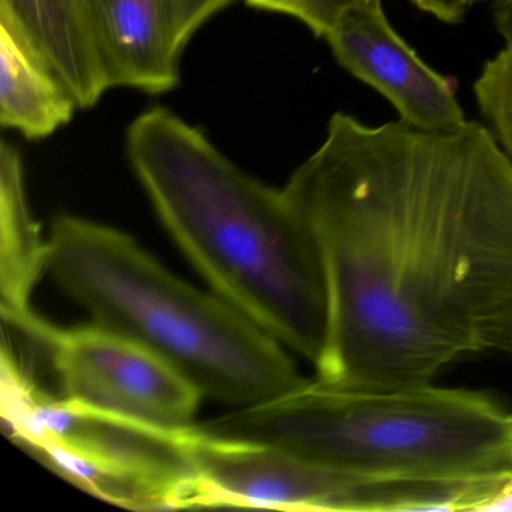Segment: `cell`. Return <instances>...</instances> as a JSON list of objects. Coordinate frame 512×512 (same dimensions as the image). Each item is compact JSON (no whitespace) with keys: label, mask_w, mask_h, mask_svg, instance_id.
Returning <instances> with one entry per match:
<instances>
[{"label":"cell","mask_w":512,"mask_h":512,"mask_svg":"<svg viewBox=\"0 0 512 512\" xmlns=\"http://www.w3.org/2000/svg\"><path fill=\"white\" fill-rule=\"evenodd\" d=\"M283 191L328 281L317 379L421 385L473 353L512 356V161L484 124L337 112Z\"/></svg>","instance_id":"cell-1"},{"label":"cell","mask_w":512,"mask_h":512,"mask_svg":"<svg viewBox=\"0 0 512 512\" xmlns=\"http://www.w3.org/2000/svg\"><path fill=\"white\" fill-rule=\"evenodd\" d=\"M125 145L161 223L215 295L317 367L328 281L316 238L284 191L245 173L166 107L137 116Z\"/></svg>","instance_id":"cell-2"},{"label":"cell","mask_w":512,"mask_h":512,"mask_svg":"<svg viewBox=\"0 0 512 512\" xmlns=\"http://www.w3.org/2000/svg\"><path fill=\"white\" fill-rule=\"evenodd\" d=\"M199 427L362 479L512 476V413L487 395L433 382L343 388L305 380Z\"/></svg>","instance_id":"cell-3"},{"label":"cell","mask_w":512,"mask_h":512,"mask_svg":"<svg viewBox=\"0 0 512 512\" xmlns=\"http://www.w3.org/2000/svg\"><path fill=\"white\" fill-rule=\"evenodd\" d=\"M49 245L53 278L94 323L155 353L202 397L256 406L305 382L283 344L167 271L127 233L62 214Z\"/></svg>","instance_id":"cell-4"},{"label":"cell","mask_w":512,"mask_h":512,"mask_svg":"<svg viewBox=\"0 0 512 512\" xmlns=\"http://www.w3.org/2000/svg\"><path fill=\"white\" fill-rule=\"evenodd\" d=\"M0 415L13 442L82 490L137 511L200 508L182 431L101 412L41 391L2 347Z\"/></svg>","instance_id":"cell-5"},{"label":"cell","mask_w":512,"mask_h":512,"mask_svg":"<svg viewBox=\"0 0 512 512\" xmlns=\"http://www.w3.org/2000/svg\"><path fill=\"white\" fill-rule=\"evenodd\" d=\"M43 347L59 380L61 397L154 427L193 425L202 394L145 347L103 326L50 325Z\"/></svg>","instance_id":"cell-6"},{"label":"cell","mask_w":512,"mask_h":512,"mask_svg":"<svg viewBox=\"0 0 512 512\" xmlns=\"http://www.w3.org/2000/svg\"><path fill=\"white\" fill-rule=\"evenodd\" d=\"M184 443L200 482V508L352 512L359 479L265 443L215 436L193 424Z\"/></svg>","instance_id":"cell-7"},{"label":"cell","mask_w":512,"mask_h":512,"mask_svg":"<svg viewBox=\"0 0 512 512\" xmlns=\"http://www.w3.org/2000/svg\"><path fill=\"white\" fill-rule=\"evenodd\" d=\"M325 40L338 64L388 100L400 121L431 131L467 121L455 83L425 64L397 34L383 0L347 11Z\"/></svg>","instance_id":"cell-8"},{"label":"cell","mask_w":512,"mask_h":512,"mask_svg":"<svg viewBox=\"0 0 512 512\" xmlns=\"http://www.w3.org/2000/svg\"><path fill=\"white\" fill-rule=\"evenodd\" d=\"M110 88L158 95L179 83L169 0H80Z\"/></svg>","instance_id":"cell-9"},{"label":"cell","mask_w":512,"mask_h":512,"mask_svg":"<svg viewBox=\"0 0 512 512\" xmlns=\"http://www.w3.org/2000/svg\"><path fill=\"white\" fill-rule=\"evenodd\" d=\"M0 20L43 59L79 110L112 89L80 0H0Z\"/></svg>","instance_id":"cell-10"},{"label":"cell","mask_w":512,"mask_h":512,"mask_svg":"<svg viewBox=\"0 0 512 512\" xmlns=\"http://www.w3.org/2000/svg\"><path fill=\"white\" fill-rule=\"evenodd\" d=\"M50 245L32 217L25 170L16 146H0V311L5 325L35 338L46 320L32 310L41 275L49 271Z\"/></svg>","instance_id":"cell-11"},{"label":"cell","mask_w":512,"mask_h":512,"mask_svg":"<svg viewBox=\"0 0 512 512\" xmlns=\"http://www.w3.org/2000/svg\"><path fill=\"white\" fill-rule=\"evenodd\" d=\"M76 100L29 44L0 20V124L29 140L70 124Z\"/></svg>","instance_id":"cell-12"},{"label":"cell","mask_w":512,"mask_h":512,"mask_svg":"<svg viewBox=\"0 0 512 512\" xmlns=\"http://www.w3.org/2000/svg\"><path fill=\"white\" fill-rule=\"evenodd\" d=\"M473 95L485 127L512 161V46L485 62Z\"/></svg>","instance_id":"cell-13"},{"label":"cell","mask_w":512,"mask_h":512,"mask_svg":"<svg viewBox=\"0 0 512 512\" xmlns=\"http://www.w3.org/2000/svg\"><path fill=\"white\" fill-rule=\"evenodd\" d=\"M371 2L374 0H245L248 7L298 20L323 40L347 11Z\"/></svg>","instance_id":"cell-14"},{"label":"cell","mask_w":512,"mask_h":512,"mask_svg":"<svg viewBox=\"0 0 512 512\" xmlns=\"http://www.w3.org/2000/svg\"><path fill=\"white\" fill-rule=\"evenodd\" d=\"M235 0H169L173 38L179 52L184 53L196 32L215 14L232 5Z\"/></svg>","instance_id":"cell-15"},{"label":"cell","mask_w":512,"mask_h":512,"mask_svg":"<svg viewBox=\"0 0 512 512\" xmlns=\"http://www.w3.org/2000/svg\"><path fill=\"white\" fill-rule=\"evenodd\" d=\"M409 2L416 10L445 25H460L473 8L470 0H409Z\"/></svg>","instance_id":"cell-16"},{"label":"cell","mask_w":512,"mask_h":512,"mask_svg":"<svg viewBox=\"0 0 512 512\" xmlns=\"http://www.w3.org/2000/svg\"><path fill=\"white\" fill-rule=\"evenodd\" d=\"M491 14L499 35L512 28V0H491Z\"/></svg>","instance_id":"cell-17"},{"label":"cell","mask_w":512,"mask_h":512,"mask_svg":"<svg viewBox=\"0 0 512 512\" xmlns=\"http://www.w3.org/2000/svg\"><path fill=\"white\" fill-rule=\"evenodd\" d=\"M500 37L503 38V41H505L506 46H512V28L509 29V31L503 32Z\"/></svg>","instance_id":"cell-18"},{"label":"cell","mask_w":512,"mask_h":512,"mask_svg":"<svg viewBox=\"0 0 512 512\" xmlns=\"http://www.w3.org/2000/svg\"><path fill=\"white\" fill-rule=\"evenodd\" d=\"M472 2L473 7L478 4H485V2H491V0H470Z\"/></svg>","instance_id":"cell-19"}]
</instances>
